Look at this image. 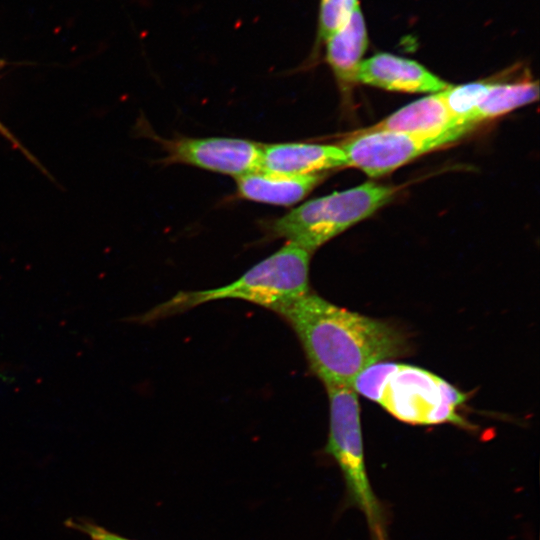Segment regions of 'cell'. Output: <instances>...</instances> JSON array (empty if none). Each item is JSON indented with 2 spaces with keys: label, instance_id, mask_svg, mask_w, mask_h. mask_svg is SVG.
Listing matches in <instances>:
<instances>
[{
  "label": "cell",
  "instance_id": "obj_1",
  "mask_svg": "<svg viewBox=\"0 0 540 540\" xmlns=\"http://www.w3.org/2000/svg\"><path fill=\"white\" fill-rule=\"evenodd\" d=\"M291 326L310 369L325 387H351L368 366L408 349L394 325L337 306L308 291L277 312Z\"/></svg>",
  "mask_w": 540,
  "mask_h": 540
},
{
  "label": "cell",
  "instance_id": "obj_2",
  "mask_svg": "<svg viewBox=\"0 0 540 540\" xmlns=\"http://www.w3.org/2000/svg\"><path fill=\"white\" fill-rule=\"evenodd\" d=\"M351 388L411 425L469 424L460 415L466 394L436 374L414 365L381 361L365 368Z\"/></svg>",
  "mask_w": 540,
  "mask_h": 540
},
{
  "label": "cell",
  "instance_id": "obj_3",
  "mask_svg": "<svg viewBox=\"0 0 540 540\" xmlns=\"http://www.w3.org/2000/svg\"><path fill=\"white\" fill-rule=\"evenodd\" d=\"M311 253L287 242L227 285L200 291L179 292L145 316V321L173 315L206 302L222 299L248 301L278 312L309 289Z\"/></svg>",
  "mask_w": 540,
  "mask_h": 540
},
{
  "label": "cell",
  "instance_id": "obj_4",
  "mask_svg": "<svg viewBox=\"0 0 540 540\" xmlns=\"http://www.w3.org/2000/svg\"><path fill=\"white\" fill-rule=\"evenodd\" d=\"M326 390L329 433L324 451L341 471L345 505L363 514L370 540H389L388 512L367 473L358 394L351 387H326Z\"/></svg>",
  "mask_w": 540,
  "mask_h": 540
},
{
  "label": "cell",
  "instance_id": "obj_5",
  "mask_svg": "<svg viewBox=\"0 0 540 540\" xmlns=\"http://www.w3.org/2000/svg\"><path fill=\"white\" fill-rule=\"evenodd\" d=\"M395 187L366 182L309 200L268 223L271 236L285 238L311 254L390 202Z\"/></svg>",
  "mask_w": 540,
  "mask_h": 540
},
{
  "label": "cell",
  "instance_id": "obj_6",
  "mask_svg": "<svg viewBox=\"0 0 540 540\" xmlns=\"http://www.w3.org/2000/svg\"><path fill=\"white\" fill-rule=\"evenodd\" d=\"M467 124L455 125L434 135H415L365 129L339 145L348 166L369 177H380L433 150L450 145L470 133Z\"/></svg>",
  "mask_w": 540,
  "mask_h": 540
},
{
  "label": "cell",
  "instance_id": "obj_7",
  "mask_svg": "<svg viewBox=\"0 0 540 540\" xmlns=\"http://www.w3.org/2000/svg\"><path fill=\"white\" fill-rule=\"evenodd\" d=\"M167 164H187L238 177L259 168L261 146L239 138L159 139Z\"/></svg>",
  "mask_w": 540,
  "mask_h": 540
},
{
  "label": "cell",
  "instance_id": "obj_8",
  "mask_svg": "<svg viewBox=\"0 0 540 540\" xmlns=\"http://www.w3.org/2000/svg\"><path fill=\"white\" fill-rule=\"evenodd\" d=\"M356 82L404 93L433 94L450 86L418 62L383 52L362 60Z\"/></svg>",
  "mask_w": 540,
  "mask_h": 540
},
{
  "label": "cell",
  "instance_id": "obj_9",
  "mask_svg": "<svg viewBox=\"0 0 540 540\" xmlns=\"http://www.w3.org/2000/svg\"><path fill=\"white\" fill-rule=\"evenodd\" d=\"M344 166H348L347 158L339 145L292 142L262 144L258 169L307 175Z\"/></svg>",
  "mask_w": 540,
  "mask_h": 540
},
{
  "label": "cell",
  "instance_id": "obj_10",
  "mask_svg": "<svg viewBox=\"0 0 540 540\" xmlns=\"http://www.w3.org/2000/svg\"><path fill=\"white\" fill-rule=\"evenodd\" d=\"M325 179L324 173L289 175L254 170L236 177L239 197L277 206H291L301 201Z\"/></svg>",
  "mask_w": 540,
  "mask_h": 540
},
{
  "label": "cell",
  "instance_id": "obj_11",
  "mask_svg": "<svg viewBox=\"0 0 540 540\" xmlns=\"http://www.w3.org/2000/svg\"><path fill=\"white\" fill-rule=\"evenodd\" d=\"M325 59L342 91L356 82V74L368 47V32L358 6L325 41Z\"/></svg>",
  "mask_w": 540,
  "mask_h": 540
},
{
  "label": "cell",
  "instance_id": "obj_12",
  "mask_svg": "<svg viewBox=\"0 0 540 540\" xmlns=\"http://www.w3.org/2000/svg\"><path fill=\"white\" fill-rule=\"evenodd\" d=\"M455 125L459 123L451 118L438 92L409 103L369 129L434 135Z\"/></svg>",
  "mask_w": 540,
  "mask_h": 540
},
{
  "label": "cell",
  "instance_id": "obj_13",
  "mask_svg": "<svg viewBox=\"0 0 540 540\" xmlns=\"http://www.w3.org/2000/svg\"><path fill=\"white\" fill-rule=\"evenodd\" d=\"M538 97L537 82L491 84L487 93L465 118L464 123L475 128L482 122L534 102Z\"/></svg>",
  "mask_w": 540,
  "mask_h": 540
},
{
  "label": "cell",
  "instance_id": "obj_14",
  "mask_svg": "<svg viewBox=\"0 0 540 540\" xmlns=\"http://www.w3.org/2000/svg\"><path fill=\"white\" fill-rule=\"evenodd\" d=\"M490 85L484 82L450 85L439 93L451 118L456 123L465 124V118L487 93Z\"/></svg>",
  "mask_w": 540,
  "mask_h": 540
},
{
  "label": "cell",
  "instance_id": "obj_15",
  "mask_svg": "<svg viewBox=\"0 0 540 540\" xmlns=\"http://www.w3.org/2000/svg\"><path fill=\"white\" fill-rule=\"evenodd\" d=\"M358 6V0H319L315 46L335 32Z\"/></svg>",
  "mask_w": 540,
  "mask_h": 540
},
{
  "label": "cell",
  "instance_id": "obj_16",
  "mask_svg": "<svg viewBox=\"0 0 540 540\" xmlns=\"http://www.w3.org/2000/svg\"><path fill=\"white\" fill-rule=\"evenodd\" d=\"M66 525L85 533L91 540H131L84 520L69 519L66 521Z\"/></svg>",
  "mask_w": 540,
  "mask_h": 540
},
{
  "label": "cell",
  "instance_id": "obj_17",
  "mask_svg": "<svg viewBox=\"0 0 540 540\" xmlns=\"http://www.w3.org/2000/svg\"><path fill=\"white\" fill-rule=\"evenodd\" d=\"M0 134L7 138L16 148L21 146V143L13 136V134L4 126L2 122H0Z\"/></svg>",
  "mask_w": 540,
  "mask_h": 540
},
{
  "label": "cell",
  "instance_id": "obj_18",
  "mask_svg": "<svg viewBox=\"0 0 540 540\" xmlns=\"http://www.w3.org/2000/svg\"><path fill=\"white\" fill-rule=\"evenodd\" d=\"M3 66V61L0 60V67Z\"/></svg>",
  "mask_w": 540,
  "mask_h": 540
}]
</instances>
